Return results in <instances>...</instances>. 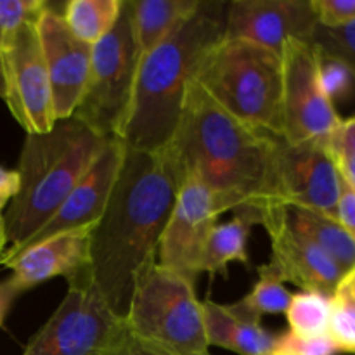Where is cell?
I'll return each mask as SVG.
<instances>
[{
	"label": "cell",
	"mask_w": 355,
	"mask_h": 355,
	"mask_svg": "<svg viewBox=\"0 0 355 355\" xmlns=\"http://www.w3.org/2000/svg\"><path fill=\"white\" fill-rule=\"evenodd\" d=\"M281 141L236 120L193 78L175 134L162 153L179 186L193 177L210 191L218 215L232 211L260 225L262 211L279 203Z\"/></svg>",
	"instance_id": "cell-1"
},
{
	"label": "cell",
	"mask_w": 355,
	"mask_h": 355,
	"mask_svg": "<svg viewBox=\"0 0 355 355\" xmlns=\"http://www.w3.org/2000/svg\"><path fill=\"white\" fill-rule=\"evenodd\" d=\"M177 184L162 151L125 148L111 196L90 231V259L71 281L90 284L107 307L125 318L142 267L156 260L158 243L175 201Z\"/></svg>",
	"instance_id": "cell-2"
},
{
	"label": "cell",
	"mask_w": 355,
	"mask_h": 355,
	"mask_svg": "<svg viewBox=\"0 0 355 355\" xmlns=\"http://www.w3.org/2000/svg\"><path fill=\"white\" fill-rule=\"evenodd\" d=\"M227 2H203L158 47L139 61L130 110L120 141L132 151L159 153L170 144L196 66L224 37Z\"/></svg>",
	"instance_id": "cell-3"
},
{
	"label": "cell",
	"mask_w": 355,
	"mask_h": 355,
	"mask_svg": "<svg viewBox=\"0 0 355 355\" xmlns=\"http://www.w3.org/2000/svg\"><path fill=\"white\" fill-rule=\"evenodd\" d=\"M110 141L75 116L58 120L44 134H26L17 163L19 191L2 215L7 250L44 227Z\"/></svg>",
	"instance_id": "cell-4"
},
{
	"label": "cell",
	"mask_w": 355,
	"mask_h": 355,
	"mask_svg": "<svg viewBox=\"0 0 355 355\" xmlns=\"http://www.w3.org/2000/svg\"><path fill=\"white\" fill-rule=\"evenodd\" d=\"M193 78L236 120L283 139L281 54L222 37L201 58Z\"/></svg>",
	"instance_id": "cell-5"
},
{
	"label": "cell",
	"mask_w": 355,
	"mask_h": 355,
	"mask_svg": "<svg viewBox=\"0 0 355 355\" xmlns=\"http://www.w3.org/2000/svg\"><path fill=\"white\" fill-rule=\"evenodd\" d=\"M128 335L172 355H210L196 283L151 260L135 277Z\"/></svg>",
	"instance_id": "cell-6"
},
{
	"label": "cell",
	"mask_w": 355,
	"mask_h": 355,
	"mask_svg": "<svg viewBox=\"0 0 355 355\" xmlns=\"http://www.w3.org/2000/svg\"><path fill=\"white\" fill-rule=\"evenodd\" d=\"M139 52L132 33L128 3L113 30L92 47L89 78L73 116L107 139H120L130 110Z\"/></svg>",
	"instance_id": "cell-7"
},
{
	"label": "cell",
	"mask_w": 355,
	"mask_h": 355,
	"mask_svg": "<svg viewBox=\"0 0 355 355\" xmlns=\"http://www.w3.org/2000/svg\"><path fill=\"white\" fill-rule=\"evenodd\" d=\"M127 338L125 319L90 284L71 281L61 304L21 355H114Z\"/></svg>",
	"instance_id": "cell-8"
},
{
	"label": "cell",
	"mask_w": 355,
	"mask_h": 355,
	"mask_svg": "<svg viewBox=\"0 0 355 355\" xmlns=\"http://www.w3.org/2000/svg\"><path fill=\"white\" fill-rule=\"evenodd\" d=\"M283 62V141L290 144L328 139L342 118L326 96L319 75V51L312 42L288 40L281 51Z\"/></svg>",
	"instance_id": "cell-9"
},
{
	"label": "cell",
	"mask_w": 355,
	"mask_h": 355,
	"mask_svg": "<svg viewBox=\"0 0 355 355\" xmlns=\"http://www.w3.org/2000/svg\"><path fill=\"white\" fill-rule=\"evenodd\" d=\"M6 101L14 120L26 134L49 132L55 120L47 66L37 31V19L7 35L0 47Z\"/></svg>",
	"instance_id": "cell-10"
},
{
	"label": "cell",
	"mask_w": 355,
	"mask_h": 355,
	"mask_svg": "<svg viewBox=\"0 0 355 355\" xmlns=\"http://www.w3.org/2000/svg\"><path fill=\"white\" fill-rule=\"evenodd\" d=\"M218 218L210 191L193 177L184 179L159 238L156 262L196 283L205 246Z\"/></svg>",
	"instance_id": "cell-11"
},
{
	"label": "cell",
	"mask_w": 355,
	"mask_h": 355,
	"mask_svg": "<svg viewBox=\"0 0 355 355\" xmlns=\"http://www.w3.org/2000/svg\"><path fill=\"white\" fill-rule=\"evenodd\" d=\"M277 187L281 205L336 218L342 179L329 155L328 139H311L298 144L281 141Z\"/></svg>",
	"instance_id": "cell-12"
},
{
	"label": "cell",
	"mask_w": 355,
	"mask_h": 355,
	"mask_svg": "<svg viewBox=\"0 0 355 355\" xmlns=\"http://www.w3.org/2000/svg\"><path fill=\"white\" fill-rule=\"evenodd\" d=\"M318 24L312 0H234L225 7L224 38L281 54L291 38L311 42Z\"/></svg>",
	"instance_id": "cell-13"
},
{
	"label": "cell",
	"mask_w": 355,
	"mask_h": 355,
	"mask_svg": "<svg viewBox=\"0 0 355 355\" xmlns=\"http://www.w3.org/2000/svg\"><path fill=\"white\" fill-rule=\"evenodd\" d=\"M37 31L47 66L55 120L71 118L89 78L92 47L80 42L66 26L62 14L45 6L37 19Z\"/></svg>",
	"instance_id": "cell-14"
},
{
	"label": "cell",
	"mask_w": 355,
	"mask_h": 355,
	"mask_svg": "<svg viewBox=\"0 0 355 355\" xmlns=\"http://www.w3.org/2000/svg\"><path fill=\"white\" fill-rule=\"evenodd\" d=\"M123 142L118 137L111 139L99 153L96 162L87 170L85 175L76 182L71 193L64 198V201L59 205L52 217L45 222L44 227L35 232L19 248L6 250L3 253L19 252L26 246L45 241V239L62 234V232L94 227L106 208L120 166L123 163Z\"/></svg>",
	"instance_id": "cell-15"
},
{
	"label": "cell",
	"mask_w": 355,
	"mask_h": 355,
	"mask_svg": "<svg viewBox=\"0 0 355 355\" xmlns=\"http://www.w3.org/2000/svg\"><path fill=\"white\" fill-rule=\"evenodd\" d=\"M260 225L269 236L270 262L277 267L284 283L290 281L302 291L335 295L345 274L322 250L286 224L283 205L267 207L260 215Z\"/></svg>",
	"instance_id": "cell-16"
},
{
	"label": "cell",
	"mask_w": 355,
	"mask_h": 355,
	"mask_svg": "<svg viewBox=\"0 0 355 355\" xmlns=\"http://www.w3.org/2000/svg\"><path fill=\"white\" fill-rule=\"evenodd\" d=\"M90 231L76 229L52 236L14 253H3L0 266L10 269V281L21 293L54 277L73 279L89 267Z\"/></svg>",
	"instance_id": "cell-17"
},
{
	"label": "cell",
	"mask_w": 355,
	"mask_h": 355,
	"mask_svg": "<svg viewBox=\"0 0 355 355\" xmlns=\"http://www.w3.org/2000/svg\"><path fill=\"white\" fill-rule=\"evenodd\" d=\"M203 304L205 333L208 347H220L238 355H270L276 336L270 335L260 321L248 319L207 298Z\"/></svg>",
	"instance_id": "cell-18"
},
{
	"label": "cell",
	"mask_w": 355,
	"mask_h": 355,
	"mask_svg": "<svg viewBox=\"0 0 355 355\" xmlns=\"http://www.w3.org/2000/svg\"><path fill=\"white\" fill-rule=\"evenodd\" d=\"M139 59L158 47L201 0H127Z\"/></svg>",
	"instance_id": "cell-19"
},
{
	"label": "cell",
	"mask_w": 355,
	"mask_h": 355,
	"mask_svg": "<svg viewBox=\"0 0 355 355\" xmlns=\"http://www.w3.org/2000/svg\"><path fill=\"white\" fill-rule=\"evenodd\" d=\"M283 215L295 232L322 250L343 270V274H349L354 269L355 241L336 218L290 205H283Z\"/></svg>",
	"instance_id": "cell-20"
},
{
	"label": "cell",
	"mask_w": 355,
	"mask_h": 355,
	"mask_svg": "<svg viewBox=\"0 0 355 355\" xmlns=\"http://www.w3.org/2000/svg\"><path fill=\"white\" fill-rule=\"evenodd\" d=\"M255 220L245 215H232L231 220L215 224L205 246L201 272L227 279L229 263L239 262L250 267L248 239Z\"/></svg>",
	"instance_id": "cell-21"
},
{
	"label": "cell",
	"mask_w": 355,
	"mask_h": 355,
	"mask_svg": "<svg viewBox=\"0 0 355 355\" xmlns=\"http://www.w3.org/2000/svg\"><path fill=\"white\" fill-rule=\"evenodd\" d=\"M121 9L123 0H69L61 14L69 31L94 47L113 30Z\"/></svg>",
	"instance_id": "cell-22"
},
{
	"label": "cell",
	"mask_w": 355,
	"mask_h": 355,
	"mask_svg": "<svg viewBox=\"0 0 355 355\" xmlns=\"http://www.w3.org/2000/svg\"><path fill=\"white\" fill-rule=\"evenodd\" d=\"M259 281L245 298L231 305L232 311L248 319L260 321L266 314H284L291 302V293L284 286V279L272 262L257 269Z\"/></svg>",
	"instance_id": "cell-23"
},
{
	"label": "cell",
	"mask_w": 355,
	"mask_h": 355,
	"mask_svg": "<svg viewBox=\"0 0 355 355\" xmlns=\"http://www.w3.org/2000/svg\"><path fill=\"white\" fill-rule=\"evenodd\" d=\"M286 321L290 331L307 338L328 336L329 318H331V297L315 291H300L291 295L288 305Z\"/></svg>",
	"instance_id": "cell-24"
},
{
	"label": "cell",
	"mask_w": 355,
	"mask_h": 355,
	"mask_svg": "<svg viewBox=\"0 0 355 355\" xmlns=\"http://www.w3.org/2000/svg\"><path fill=\"white\" fill-rule=\"evenodd\" d=\"M328 336L340 354L355 355V298L343 288L331 297Z\"/></svg>",
	"instance_id": "cell-25"
},
{
	"label": "cell",
	"mask_w": 355,
	"mask_h": 355,
	"mask_svg": "<svg viewBox=\"0 0 355 355\" xmlns=\"http://www.w3.org/2000/svg\"><path fill=\"white\" fill-rule=\"evenodd\" d=\"M328 149L342 180L355 189V116L340 121L328 137Z\"/></svg>",
	"instance_id": "cell-26"
},
{
	"label": "cell",
	"mask_w": 355,
	"mask_h": 355,
	"mask_svg": "<svg viewBox=\"0 0 355 355\" xmlns=\"http://www.w3.org/2000/svg\"><path fill=\"white\" fill-rule=\"evenodd\" d=\"M311 42L322 52L345 62L355 75V21L336 28L318 24Z\"/></svg>",
	"instance_id": "cell-27"
},
{
	"label": "cell",
	"mask_w": 355,
	"mask_h": 355,
	"mask_svg": "<svg viewBox=\"0 0 355 355\" xmlns=\"http://www.w3.org/2000/svg\"><path fill=\"white\" fill-rule=\"evenodd\" d=\"M319 51V75L326 96L333 104L336 101L349 99L355 90V75L352 69L340 59Z\"/></svg>",
	"instance_id": "cell-28"
},
{
	"label": "cell",
	"mask_w": 355,
	"mask_h": 355,
	"mask_svg": "<svg viewBox=\"0 0 355 355\" xmlns=\"http://www.w3.org/2000/svg\"><path fill=\"white\" fill-rule=\"evenodd\" d=\"M338 349L329 336L307 338L293 331L276 336L270 355H338Z\"/></svg>",
	"instance_id": "cell-29"
},
{
	"label": "cell",
	"mask_w": 355,
	"mask_h": 355,
	"mask_svg": "<svg viewBox=\"0 0 355 355\" xmlns=\"http://www.w3.org/2000/svg\"><path fill=\"white\" fill-rule=\"evenodd\" d=\"M45 6V0H0V47L16 28L38 19Z\"/></svg>",
	"instance_id": "cell-30"
},
{
	"label": "cell",
	"mask_w": 355,
	"mask_h": 355,
	"mask_svg": "<svg viewBox=\"0 0 355 355\" xmlns=\"http://www.w3.org/2000/svg\"><path fill=\"white\" fill-rule=\"evenodd\" d=\"M321 26L336 28L355 21V0H312Z\"/></svg>",
	"instance_id": "cell-31"
},
{
	"label": "cell",
	"mask_w": 355,
	"mask_h": 355,
	"mask_svg": "<svg viewBox=\"0 0 355 355\" xmlns=\"http://www.w3.org/2000/svg\"><path fill=\"white\" fill-rule=\"evenodd\" d=\"M336 218H338L343 229L349 232L350 238L355 241V189H352L345 180H342V191H340Z\"/></svg>",
	"instance_id": "cell-32"
},
{
	"label": "cell",
	"mask_w": 355,
	"mask_h": 355,
	"mask_svg": "<svg viewBox=\"0 0 355 355\" xmlns=\"http://www.w3.org/2000/svg\"><path fill=\"white\" fill-rule=\"evenodd\" d=\"M19 191V173L17 170H7L0 166V215L9 207Z\"/></svg>",
	"instance_id": "cell-33"
},
{
	"label": "cell",
	"mask_w": 355,
	"mask_h": 355,
	"mask_svg": "<svg viewBox=\"0 0 355 355\" xmlns=\"http://www.w3.org/2000/svg\"><path fill=\"white\" fill-rule=\"evenodd\" d=\"M19 295H23V293L17 290V286L12 283V281H10V277L6 281H0V328H2L3 321H6L7 314H9L14 300H16Z\"/></svg>",
	"instance_id": "cell-34"
},
{
	"label": "cell",
	"mask_w": 355,
	"mask_h": 355,
	"mask_svg": "<svg viewBox=\"0 0 355 355\" xmlns=\"http://www.w3.org/2000/svg\"><path fill=\"white\" fill-rule=\"evenodd\" d=\"M114 355H172V354H166L163 352V350L155 349V347L146 345V343L139 342V340H135L134 336L128 335L127 342L120 347V350H118Z\"/></svg>",
	"instance_id": "cell-35"
},
{
	"label": "cell",
	"mask_w": 355,
	"mask_h": 355,
	"mask_svg": "<svg viewBox=\"0 0 355 355\" xmlns=\"http://www.w3.org/2000/svg\"><path fill=\"white\" fill-rule=\"evenodd\" d=\"M338 288H343V290H347L355 298V267L352 270H350L349 274H345V277H343V281L340 283Z\"/></svg>",
	"instance_id": "cell-36"
},
{
	"label": "cell",
	"mask_w": 355,
	"mask_h": 355,
	"mask_svg": "<svg viewBox=\"0 0 355 355\" xmlns=\"http://www.w3.org/2000/svg\"><path fill=\"white\" fill-rule=\"evenodd\" d=\"M7 246V232H6V224H3V217L0 215V257L3 255Z\"/></svg>",
	"instance_id": "cell-37"
},
{
	"label": "cell",
	"mask_w": 355,
	"mask_h": 355,
	"mask_svg": "<svg viewBox=\"0 0 355 355\" xmlns=\"http://www.w3.org/2000/svg\"><path fill=\"white\" fill-rule=\"evenodd\" d=\"M6 96V83H3V68H2V58H0V99Z\"/></svg>",
	"instance_id": "cell-38"
}]
</instances>
